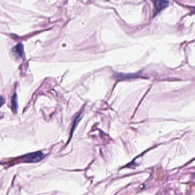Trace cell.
I'll use <instances>...</instances> for the list:
<instances>
[{
    "mask_svg": "<svg viewBox=\"0 0 195 195\" xmlns=\"http://www.w3.org/2000/svg\"><path fill=\"white\" fill-rule=\"evenodd\" d=\"M24 53V46L21 43L17 44L12 49V55L13 56V58L15 59H20V57L23 56Z\"/></svg>",
    "mask_w": 195,
    "mask_h": 195,
    "instance_id": "7a4b0ae2",
    "label": "cell"
},
{
    "mask_svg": "<svg viewBox=\"0 0 195 195\" xmlns=\"http://www.w3.org/2000/svg\"><path fill=\"white\" fill-rule=\"evenodd\" d=\"M4 103V100L3 98L1 96V105L2 106L3 105V103Z\"/></svg>",
    "mask_w": 195,
    "mask_h": 195,
    "instance_id": "5b68a950",
    "label": "cell"
},
{
    "mask_svg": "<svg viewBox=\"0 0 195 195\" xmlns=\"http://www.w3.org/2000/svg\"><path fill=\"white\" fill-rule=\"evenodd\" d=\"M17 93H15V94H13L12 98V100H11V102H12V111L14 113L17 112V109H18V102H17Z\"/></svg>",
    "mask_w": 195,
    "mask_h": 195,
    "instance_id": "277c9868",
    "label": "cell"
},
{
    "mask_svg": "<svg viewBox=\"0 0 195 195\" xmlns=\"http://www.w3.org/2000/svg\"><path fill=\"white\" fill-rule=\"evenodd\" d=\"M169 2L166 1H154L155 7V13L156 14L160 12L162 9L165 8L168 6Z\"/></svg>",
    "mask_w": 195,
    "mask_h": 195,
    "instance_id": "3957f363",
    "label": "cell"
},
{
    "mask_svg": "<svg viewBox=\"0 0 195 195\" xmlns=\"http://www.w3.org/2000/svg\"><path fill=\"white\" fill-rule=\"evenodd\" d=\"M45 155L41 152H36L33 153L26 155L23 157V161L25 162H37L42 160L44 159Z\"/></svg>",
    "mask_w": 195,
    "mask_h": 195,
    "instance_id": "6da1fadb",
    "label": "cell"
}]
</instances>
